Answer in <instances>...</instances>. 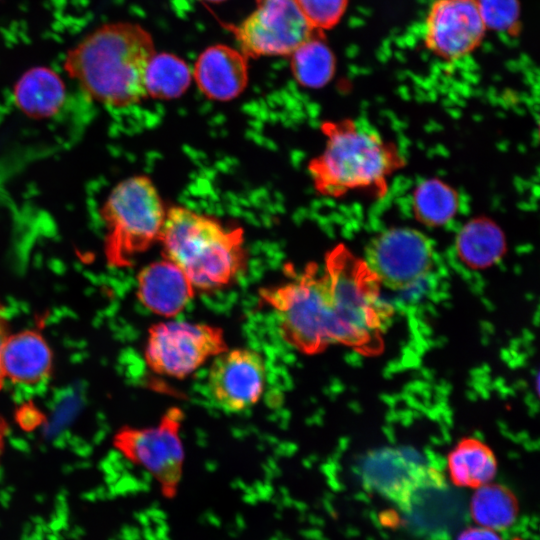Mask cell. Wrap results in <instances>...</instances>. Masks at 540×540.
Listing matches in <instances>:
<instances>
[{"mask_svg": "<svg viewBox=\"0 0 540 540\" xmlns=\"http://www.w3.org/2000/svg\"><path fill=\"white\" fill-rule=\"evenodd\" d=\"M155 54L150 33L129 22L104 24L70 49L64 69L84 93L110 108H126L147 96L146 67Z\"/></svg>", "mask_w": 540, "mask_h": 540, "instance_id": "obj_1", "label": "cell"}, {"mask_svg": "<svg viewBox=\"0 0 540 540\" xmlns=\"http://www.w3.org/2000/svg\"><path fill=\"white\" fill-rule=\"evenodd\" d=\"M321 130L324 150L308 164L315 190L333 198L351 192L384 197L389 178L405 164L397 145L351 119L326 121Z\"/></svg>", "mask_w": 540, "mask_h": 540, "instance_id": "obj_2", "label": "cell"}, {"mask_svg": "<svg viewBox=\"0 0 540 540\" xmlns=\"http://www.w3.org/2000/svg\"><path fill=\"white\" fill-rule=\"evenodd\" d=\"M159 241L165 258L183 271L195 290L224 288L244 268L243 230L226 228L185 207L168 210Z\"/></svg>", "mask_w": 540, "mask_h": 540, "instance_id": "obj_3", "label": "cell"}, {"mask_svg": "<svg viewBox=\"0 0 540 540\" xmlns=\"http://www.w3.org/2000/svg\"><path fill=\"white\" fill-rule=\"evenodd\" d=\"M337 344L364 355L378 354L392 309L381 295V283L366 261L339 244L325 256Z\"/></svg>", "mask_w": 540, "mask_h": 540, "instance_id": "obj_4", "label": "cell"}, {"mask_svg": "<svg viewBox=\"0 0 540 540\" xmlns=\"http://www.w3.org/2000/svg\"><path fill=\"white\" fill-rule=\"evenodd\" d=\"M259 296L276 315L282 339L297 351L313 355L337 344L328 283L318 264H308L287 282L261 288Z\"/></svg>", "mask_w": 540, "mask_h": 540, "instance_id": "obj_5", "label": "cell"}, {"mask_svg": "<svg viewBox=\"0 0 540 540\" xmlns=\"http://www.w3.org/2000/svg\"><path fill=\"white\" fill-rule=\"evenodd\" d=\"M165 215L159 193L149 178L130 177L116 185L103 209L110 264H133L139 254L159 240Z\"/></svg>", "mask_w": 540, "mask_h": 540, "instance_id": "obj_6", "label": "cell"}, {"mask_svg": "<svg viewBox=\"0 0 540 540\" xmlns=\"http://www.w3.org/2000/svg\"><path fill=\"white\" fill-rule=\"evenodd\" d=\"M226 349L224 332L218 326L166 320L149 328L144 357L154 373L183 379Z\"/></svg>", "mask_w": 540, "mask_h": 540, "instance_id": "obj_7", "label": "cell"}, {"mask_svg": "<svg viewBox=\"0 0 540 540\" xmlns=\"http://www.w3.org/2000/svg\"><path fill=\"white\" fill-rule=\"evenodd\" d=\"M183 420V411L171 407L155 426H124L113 441L118 451L147 470L167 492L176 488L183 470L185 453L180 435Z\"/></svg>", "mask_w": 540, "mask_h": 540, "instance_id": "obj_8", "label": "cell"}, {"mask_svg": "<svg viewBox=\"0 0 540 540\" xmlns=\"http://www.w3.org/2000/svg\"><path fill=\"white\" fill-rule=\"evenodd\" d=\"M361 477L366 488L396 504L404 513L411 512L426 493L446 486L439 470L395 449L371 453L362 464Z\"/></svg>", "mask_w": 540, "mask_h": 540, "instance_id": "obj_9", "label": "cell"}, {"mask_svg": "<svg viewBox=\"0 0 540 540\" xmlns=\"http://www.w3.org/2000/svg\"><path fill=\"white\" fill-rule=\"evenodd\" d=\"M246 56H287L313 28L294 0H256L255 10L234 30Z\"/></svg>", "mask_w": 540, "mask_h": 540, "instance_id": "obj_10", "label": "cell"}, {"mask_svg": "<svg viewBox=\"0 0 540 540\" xmlns=\"http://www.w3.org/2000/svg\"><path fill=\"white\" fill-rule=\"evenodd\" d=\"M364 260L381 285L405 290L419 284L431 272L434 251L429 239L417 230L392 228L369 242Z\"/></svg>", "mask_w": 540, "mask_h": 540, "instance_id": "obj_11", "label": "cell"}, {"mask_svg": "<svg viewBox=\"0 0 540 540\" xmlns=\"http://www.w3.org/2000/svg\"><path fill=\"white\" fill-rule=\"evenodd\" d=\"M265 384L264 359L249 348H228L218 354L207 375L209 398L226 413H240L256 405Z\"/></svg>", "mask_w": 540, "mask_h": 540, "instance_id": "obj_12", "label": "cell"}, {"mask_svg": "<svg viewBox=\"0 0 540 540\" xmlns=\"http://www.w3.org/2000/svg\"><path fill=\"white\" fill-rule=\"evenodd\" d=\"M485 29L477 0H436L427 14L424 41L437 56L455 60L480 44Z\"/></svg>", "mask_w": 540, "mask_h": 540, "instance_id": "obj_13", "label": "cell"}, {"mask_svg": "<svg viewBox=\"0 0 540 540\" xmlns=\"http://www.w3.org/2000/svg\"><path fill=\"white\" fill-rule=\"evenodd\" d=\"M195 288L173 262L157 261L144 267L137 277V296L152 313L171 319L191 302Z\"/></svg>", "mask_w": 540, "mask_h": 540, "instance_id": "obj_14", "label": "cell"}, {"mask_svg": "<svg viewBox=\"0 0 540 540\" xmlns=\"http://www.w3.org/2000/svg\"><path fill=\"white\" fill-rule=\"evenodd\" d=\"M193 75L206 97L229 101L238 97L247 86V57L230 46L213 45L199 55Z\"/></svg>", "mask_w": 540, "mask_h": 540, "instance_id": "obj_15", "label": "cell"}, {"mask_svg": "<svg viewBox=\"0 0 540 540\" xmlns=\"http://www.w3.org/2000/svg\"><path fill=\"white\" fill-rule=\"evenodd\" d=\"M3 377L26 385L45 381L52 371V351L37 330L7 336L0 352Z\"/></svg>", "mask_w": 540, "mask_h": 540, "instance_id": "obj_16", "label": "cell"}, {"mask_svg": "<svg viewBox=\"0 0 540 540\" xmlns=\"http://www.w3.org/2000/svg\"><path fill=\"white\" fill-rule=\"evenodd\" d=\"M18 107L36 118L57 115L66 101V87L61 77L47 67H34L26 71L14 89Z\"/></svg>", "mask_w": 540, "mask_h": 540, "instance_id": "obj_17", "label": "cell"}, {"mask_svg": "<svg viewBox=\"0 0 540 540\" xmlns=\"http://www.w3.org/2000/svg\"><path fill=\"white\" fill-rule=\"evenodd\" d=\"M448 470L454 485L479 488L494 478L497 462L487 445L478 439L466 438L449 454Z\"/></svg>", "mask_w": 540, "mask_h": 540, "instance_id": "obj_18", "label": "cell"}, {"mask_svg": "<svg viewBox=\"0 0 540 540\" xmlns=\"http://www.w3.org/2000/svg\"><path fill=\"white\" fill-rule=\"evenodd\" d=\"M504 249L505 242L499 228L485 219L468 223L457 239L459 257L473 268L492 265L502 256Z\"/></svg>", "mask_w": 540, "mask_h": 540, "instance_id": "obj_19", "label": "cell"}, {"mask_svg": "<svg viewBox=\"0 0 540 540\" xmlns=\"http://www.w3.org/2000/svg\"><path fill=\"white\" fill-rule=\"evenodd\" d=\"M192 73L185 61L170 53L154 54L144 76L147 96L156 99H174L185 93Z\"/></svg>", "mask_w": 540, "mask_h": 540, "instance_id": "obj_20", "label": "cell"}, {"mask_svg": "<svg viewBox=\"0 0 540 540\" xmlns=\"http://www.w3.org/2000/svg\"><path fill=\"white\" fill-rule=\"evenodd\" d=\"M518 503L515 495L506 487L486 484L474 493L470 511L476 523L492 530L506 529L516 520Z\"/></svg>", "mask_w": 540, "mask_h": 540, "instance_id": "obj_21", "label": "cell"}, {"mask_svg": "<svg viewBox=\"0 0 540 540\" xmlns=\"http://www.w3.org/2000/svg\"><path fill=\"white\" fill-rule=\"evenodd\" d=\"M291 70L301 86L322 88L334 75L335 57L324 41L311 36L292 52Z\"/></svg>", "mask_w": 540, "mask_h": 540, "instance_id": "obj_22", "label": "cell"}, {"mask_svg": "<svg viewBox=\"0 0 540 540\" xmlns=\"http://www.w3.org/2000/svg\"><path fill=\"white\" fill-rule=\"evenodd\" d=\"M459 208L457 192L437 179L420 183L412 196V209L418 221L436 227L447 224Z\"/></svg>", "mask_w": 540, "mask_h": 540, "instance_id": "obj_23", "label": "cell"}, {"mask_svg": "<svg viewBox=\"0 0 540 540\" xmlns=\"http://www.w3.org/2000/svg\"><path fill=\"white\" fill-rule=\"evenodd\" d=\"M298 8L312 26L330 29L343 16L348 0H294Z\"/></svg>", "mask_w": 540, "mask_h": 540, "instance_id": "obj_24", "label": "cell"}, {"mask_svg": "<svg viewBox=\"0 0 540 540\" xmlns=\"http://www.w3.org/2000/svg\"><path fill=\"white\" fill-rule=\"evenodd\" d=\"M480 15L486 27L508 30L519 18L518 0H477Z\"/></svg>", "mask_w": 540, "mask_h": 540, "instance_id": "obj_25", "label": "cell"}, {"mask_svg": "<svg viewBox=\"0 0 540 540\" xmlns=\"http://www.w3.org/2000/svg\"><path fill=\"white\" fill-rule=\"evenodd\" d=\"M457 540H503L495 530L480 527L464 530Z\"/></svg>", "mask_w": 540, "mask_h": 540, "instance_id": "obj_26", "label": "cell"}, {"mask_svg": "<svg viewBox=\"0 0 540 540\" xmlns=\"http://www.w3.org/2000/svg\"><path fill=\"white\" fill-rule=\"evenodd\" d=\"M12 215V202L0 184V229Z\"/></svg>", "mask_w": 540, "mask_h": 540, "instance_id": "obj_27", "label": "cell"}, {"mask_svg": "<svg viewBox=\"0 0 540 540\" xmlns=\"http://www.w3.org/2000/svg\"><path fill=\"white\" fill-rule=\"evenodd\" d=\"M19 416L20 424L27 429L33 428L42 419V416L35 408H28V412L27 408H24L21 410Z\"/></svg>", "mask_w": 540, "mask_h": 540, "instance_id": "obj_28", "label": "cell"}, {"mask_svg": "<svg viewBox=\"0 0 540 540\" xmlns=\"http://www.w3.org/2000/svg\"><path fill=\"white\" fill-rule=\"evenodd\" d=\"M2 307L0 305V352H1V348H2V345L6 339V337L8 336L7 335V328L5 326V320L3 318V312H2ZM4 384V377H3V374H2V371H1V367H0V390L2 388Z\"/></svg>", "mask_w": 540, "mask_h": 540, "instance_id": "obj_29", "label": "cell"}, {"mask_svg": "<svg viewBox=\"0 0 540 540\" xmlns=\"http://www.w3.org/2000/svg\"><path fill=\"white\" fill-rule=\"evenodd\" d=\"M8 430L6 421L0 416V456L4 447V439Z\"/></svg>", "mask_w": 540, "mask_h": 540, "instance_id": "obj_30", "label": "cell"}, {"mask_svg": "<svg viewBox=\"0 0 540 540\" xmlns=\"http://www.w3.org/2000/svg\"><path fill=\"white\" fill-rule=\"evenodd\" d=\"M208 2H213V3H219V2H222V1H225V0H206Z\"/></svg>", "mask_w": 540, "mask_h": 540, "instance_id": "obj_31", "label": "cell"}, {"mask_svg": "<svg viewBox=\"0 0 540 540\" xmlns=\"http://www.w3.org/2000/svg\"><path fill=\"white\" fill-rule=\"evenodd\" d=\"M514 540H521V539H514Z\"/></svg>", "mask_w": 540, "mask_h": 540, "instance_id": "obj_32", "label": "cell"}]
</instances>
